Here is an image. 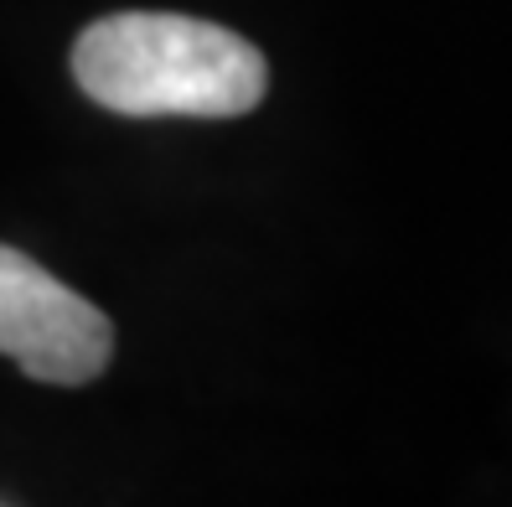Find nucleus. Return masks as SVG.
Instances as JSON below:
<instances>
[{"label":"nucleus","mask_w":512,"mask_h":507,"mask_svg":"<svg viewBox=\"0 0 512 507\" xmlns=\"http://www.w3.org/2000/svg\"><path fill=\"white\" fill-rule=\"evenodd\" d=\"M73 78L109 114L233 119L264 99L269 63L254 42L218 21L119 11L83 26V37L73 42Z\"/></svg>","instance_id":"obj_1"},{"label":"nucleus","mask_w":512,"mask_h":507,"mask_svg":"<svg viewBox=\"0 0 512 507\" xmlns=\"http://www.w3.org/2000/svg\"><path fill=\"white\" fill-rule=\"evenodd\" d=\"M0 352L37 383L83 389L109 368L114 326L32 254L0 244Z\"/></svg>","instance_id":"obj_2"}]
</instances>
